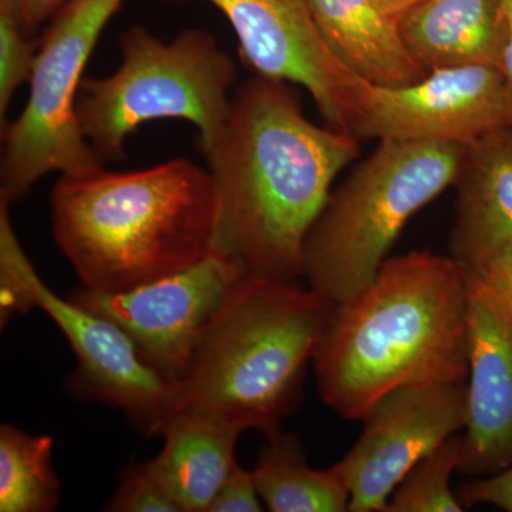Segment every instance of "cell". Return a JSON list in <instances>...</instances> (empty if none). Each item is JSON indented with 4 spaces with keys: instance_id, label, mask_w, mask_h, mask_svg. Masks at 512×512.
I'll list each match as a JSON object with an SVG mask.
<instances>
[{
    "instance_id": "6da1fadb",
    "label": "cell",
    "mask_w": 512,
    "mask_h": 512,
    "mask_svg": "<svg viewBox=\"0 0 512 512\" xmlns=\"http://www.w3.org/2000/svg\"><path fill=\"white\" fill-rule=\"evenodd\" d=\"M357 154L352 134L305 116L293 84L261 76L239 84L204 154L220 195L217 251L249 274L301 282L306 237Z\"/></svg>"
},
{
    "instance_id": "7a4b0ae2",
    "label": "cell",
    "mask_w": 512,
    "mask_h": 512,
    "mask_svg": "<svg viewBox=\"0 0 512 512\" xmlns=\"http://www.w3.org/2000/svg\"><path fill=\"white\" fill-rule=\"evenodd\" d=\"M320 396L340 417L363 420L393 390L464 383L468 306L450 256H389L375 279L336 306L313 356Z\"/></svg>"
},
{
    "instance_id": "3957f363",
    "label": "cell",
    "mask_w": 512,
    "mask_h": 512,
    "mask_svg": "<svg viewBox=\"0 0 512 512\" xmlns=\"http://www.w3.org/2000/svg\"><path fill=\"white\" fill-rule=\"evenodd\" d=\"M53 238L83 288L124 292L200 264L217 251L220 195L188 158L60 174L50 192Z\"/></svg>"
},
{
    "instance_id": "277c9868",
    "label": "cell",
    "mask_w": 512,
    "mask_h": 512,
    "mask_svg": "<svg viewBox=\"0 0 512 512\" xmlns=\"http://www.w3.org/2000/svg\"><path fill=\"white\" fill-rule=\"evenodd\" d=\"M336 306L301 282L245 275L175 384L174 412L201 414L239 433H278L301 402L306 367Z\"/></svg>"
},
{
    "instance_id": "5b68a950",
    "label": "cell",
    "mask_w": 512,
    "mask_h": 512,
    "mask_svg": "<svg viewBox=\"0 0 512 512\" xmlns=\"http://www.w3.org/2000/svg\"><path fill=\"white\" fill-rule=\"evenodd\" d=\"M466 146L382 140L330 192L303 248V279L335 305L375 279L414 214L456 183Z\"/></svg>"
},
{
    "instance_id": "8992f818",
    "label": "cell",
    "mask_w": 512,
    "mask_h": 512,
    "mask_svg": "<svg viewBox=\"0 0 512 512\" xmlns=\"http://www.w3.org/2000/svg\"><path fill=\"white\" fill-rule=\"evenodd\" d=\"M119 46L117 70L84 77L77 96V120L96 156L103 163L120 160L127 137L141 124L170 119L197 128L207 154L221 136L237 89L235 60L202 29H185L163 42L133 26Z\"/></svg>"
},
{
    "instance_id": "52a82bcc",
    "label": "cell",
    "mask_w": 512,
    "mask_h": 512,
    "mask_svg": "<svg viewBox=\"0 0 512 512\" xmlns=\"http://www.w3.org/2000/svg\"><path fill=\"white\" fill-rule=\"evenodd\" d=\"M124 0H70L37 46L29 97L18 119L2 127L0 201L23 200L37 181L104 164L76 114L86 64Z\"/></svg>"
},
{
    "instance_id": "ba28073f",
    "label": "cell",
    "mask_w": 512,
    "mask_h": 512,
    "mask_svg": "<svg viewBox=\"0 0 512 512\" xmlns=\"http://www.w3.org/2000/svg\"><path fill=\"white\" fill-rule=\"evenodd\" d=\"M512 126V93L500 67H448L419 82L379 87L363 82L348 133L357 140L468 146Z\"/></svg>"
},
{
    "instance_id": "9c48e42d",
    "label": "cell",
    "mask_w": 512,
    "mask_h": 512,
    "mask_svg": "<svg viewBox=\"0 0 512 512\" xmlns=\"http://www.w3.org/2000/svg\"><path fill=\"white\" fill-rule=\"evenodd\" d=\"M247 274L238 258L214 251L200 264L150 284L124 292L82 286L69 299L116 323L148 365L175 386L187 372L202 333Z\"/></svg>"
},
{
    "instance_id": "30bf717a",
    "label": "cell",
    "mask_w": 512,
    "mask_h": 512,
    "mask_svg": "<svg viewBox=\"0 0 512 512\" xmlns=\"http://www.w3.org/2000/svg\"><path fill=\"white\" fill-rule=\"evenodd\" d=\"M467 382L393 390L366 414L352 450L335 464L348 483L350 512L386 510L417 463L466 426Z\"/></svg>"
},
{
    "instance_id": "8fae6325",
    "label": "cell",
    "mask_w": 512,
    "mask_h": 512,
    "mask_svg": "<svg viewBox=\"0 0 512 512\" xmlns=\"http://www.w3.org/2000/svg\"><path fill=\"white\" fill-rule=\"evenodd\" d=\"M234 29L255 76L305 87L330 127L348 133L363 80L326 45L308 0H208Z\"/></svg>"
},
{
    "instance_id": "7c38bea8",
    "label": "cell",
    "mask_w": 512,
    "mask_h": 512,
    "mask_svg": "<svg viewBox=\"0 0 512 512\" xmlns=\"http://www.w3.org/2000/svg\"><path fill=\"white\" fill-rule=\"evenodd\" d=\"M37 308L69 340L79 365L67 380L74 396L116 407L146 437L157 436L175 409V386L148 365L116 323L60 298L42 281Z\"/></svg>"
},
{
    "instance_id": "4fadbf2b",
    "label": "cell",
    "mask_w": 512,
    "mask_h": 512,
    "mask_svg": "<svg viewBox=\"0 0 512 512\" xmlns=\"http://www.w3.org/2000/svg\"><path fill=\"white\" fill-rule=\"evenodd\" d=\"M464 281L468 377L458 473L481 478L512 466V313L476 279L464 275Z\"/></svg>"
},
{
    "instance_id": "5bb4252c",
    "label": "cell",
    "mask_w": 512,
    "mask_h": 512,
    "mask_svg": "<svg viewBox=\"0 0 512 512\" xmlns=\"http://www.w3.org/2000/svg\"><path fill=\"white\" fill-rule=\"evenodd\" d=\"M450 258L476 271L512 241V126L466 146L456 183Z\"/></svg>"
},
{
    "instance_id": "9a60e30c",
    "label": "cell",
    "mask_w": 512,
    "mask_h": 512,
    "mask_svg": "<svg viewBox=\"0 0 512 512\" xmlns=\"http://www.w3.org/2000/svg\"><path fill=\"white\" fill-rule=\"evenodd\" d=\"M333 55L350 73L379 87H399L426 76L404 43L400 20L375 0H308Z\"/></svg>"
},
{
    "instance_id": "2e32d148",
    "label": "cell",
    "mask_w": 512,
    "mask_h": 512,
    "mask_svg": "<svg viewBox=\"0 0 512 512\" xmlns=\"http://www.w3.org/2000/svg\"><path fill=\"white\" fill-rule=\"evenodd\" d=\"M407 49L424 72L448 67L500 64L503 0H426L400 20Z\"/></svg>"
},
{
    "instance_id": "e0dca14e",
    "label": "cell",
    "mask_w": 512,
    "mask_h": 512,
    "mask_svg": "<svg viewBox=\"0 0 512 512\" xmlns=\"http://www.w3.org/2000/svg\"><path fill=\"white\" fill-rule=\"evenodd\" d=\"M239 431L201 414L174 412L151 467L183 512H207L234 466Z\"/></svg>"
},
{
    "instance_id": "ac0fdd59",
    "label": "cell",
    "mask_w": 512,
    "mask_h": 512,
    "mask_svg": "<svg viewBox=\"0 0 512 512\" xmlns=\"http://www.w3.org/2000/svg\"><path fill=\"white\" fill-rule=\"evenodd\" d=\"M252 474L269 511H349L348 483L338 468L313 470L301 441L291 433L281 430L268 437Z\"/></svg>"
},
{
    "instance_id": "d6986e66",
    "label": "cell",
    "mask_w": 512,
    "mask_h": 512,
    "mask_svg": "<svg viewBox=\"0 0 512 512\" xmlns=\"http://www.w3.org/2000/svg\"><path fill=\"white\" fill-rule=\"evenodd\" d=\"M53 446V437L2 424L0 511L52 512L59 507L62 484L53 468Z\"/></svg>"
},
{
    "instance_id": "ffe728a7",
    "label": "cell",
    "mask_w": 512,
    "mask_h": 512,
    "mask_svg": "<svg viewBox=\"0 0 512 512\" xmlns=\"http://www.w3.org/2000/svg\"><path fill=\"white\" fill-rule=\"evenodd\" d=\"M463 460V437L444 441L397 485L384 512H461L464 504L451 490V477Z\"/></svg>"
},
{
    "instance_id": "44dd1931",
    "label": "cell",
    "mask_w": 512,
    "mask_h": 512,
    "mask_svg": "<svg viewBox=\"0 0 512 512\" xmlns=\"http://www.w3.org/2000/svg\"><path fill=\"white\" fill-rule=\"evenodd\" d=\"M35 266L20 244L10 220L9 204L0 201V325L37 308Z\"/></svg>"
},
{
    "instance_id": "7402d4cb",
    "label": "cell",
    "mask_w": 512,
    "mask_h": 512,
    "mask_svg": "<svg viewBox=\"0 0 512 512\" xmlns=\"http://www.w3.org/2000/svg\"><path fill=\"white\" fill-rule=\"evenodd\" d=\"M36 46L12 16L0 12V124H6L10 101L23 83L29 82Z\"/></svg>"
},
{
    "instance_id": "603a6c76",
    "label": "cell",
    "mask_w": 512,
    "mask_h": 512,
    "mask_svg": "<svg viewBox=\"0 0 512 512\" xmlns=\"http://www.w3.org/2000/svg\"><path fill=\"white\" fill-rule=\"evenodd\" d=\"M106 511L183 512L156 471L147 463H134L120 473L119 484Z\"/></svg>"
},
{
    "instance_id": "cb8c5ba5",
    "label": "cell",
    "mask_w": 512,
    "mask_h": 512,
    "mask_svg": "<svg viewBox=\"0 0 512 512\" xmlns=\"http://www.w3.org/2000/svg\"><path fill=\"white\" fill-rule=\"evenodd\" d=\"M259 511H262V500L256 488L254 474L244 470L235 461L207 512Z\"/></svg>"
},
{
    "instance_id": "d4e9b609",
    "label": "cell",
    "mask_w": 512,
    "mask_h": 512,
    "mask_svg": "<svg viewBox=\"0 0 512 512\" xmlns=\"http://www.w3.org/2000/svg\"><path fill=\"white\" fill-rule=\"evenodd\" d=\"M476 279L501 305L512 313V241L491 256L476 271H463Z\"/></svg>"
},
{
    "instance_id": "484cf974",
    "label": "cell",
    "mask_w": 512,
    "mask_h": 512,
    "mask_svg": "<svg viewBox=\"0 0 512 512\" xmlns=\"http://www.w3.org/2000/svg\"><path fill=\"white\" fill-rule=\"evenodd\" d=\"M457 495L464 507L485 504L512 512V466L463 485Z\"/></svg>"
},
{
    "instance_id": "4316f807",
    "label": "cell",
    "mask_w": 512,
    "mask_h": 512,
    "mask_svg": "<svg viewBox=\"0 0 512 512\" xmlns=\"http://www.w3.org/2000/svg\"><path fill=\"white\" fill-rule=\"evenodd\" d=\"M70 0H0V12L8 13L29 37H35L43 23L55 18Z\"/></svg>"
},
{
    "instance_id": "83f0119b",
    "label": "cell",
    "mask_w": 512,
    "mask_h": 512,
    "mask_svg": "<svg viewBox=\"0 0 512 512\" xmlns=\"http://www.w3.org/2000/svg\"><path fill=\"white\" fill-rule=\"evenodd\" d=\"M503 2L507 32H505L503 55H501L498 67L503 72L512 93V0H503Z\"/></svg>"
},
{
    "instance_id": "f1b7e54d",
    "label": "cell",
    "mask_w": 512,
    "mask_h": 512,
    "mask_svg": "<svg viewBox=\"0 0 512 512\" xmlns=\"http://www.w3.org/2000/svg\"><path fill=\"white\" fill-rule=\"evenodd\" d=\"M375 2L387 15L392 16L394 19L402 20L407 12L419 6L420 3L426 2V0H375Z\"/></svg>"
}]
</instances>
